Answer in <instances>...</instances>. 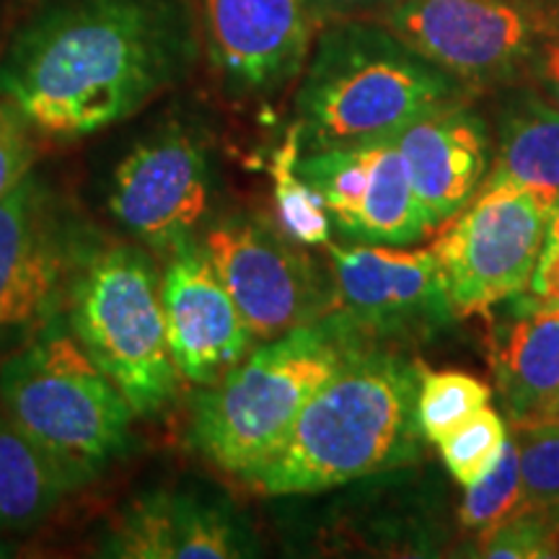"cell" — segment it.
Returning <instances> with one entry per match:
<instances>
[{"label":"cell","instance_id":"obj_6","mask_svg":"<svg viewBox=\"0 0 559 559\" xmlns=\"http://www.w3.org/2000/svg\"><path fill=\"white\" fill-rule=\"evenodd\" d=\"M62 317L138 419L177 400L181 379L166 337L160 275L143 249L117 243L91 251L70 283Z\"/></svg>","mask_w":559,"mask_h":559},{"label":"cell","instance_id":"obj_13","mask_svg":"<svg viewBox=\"0 0 559 559\" xmlns=\"http://www.w3.org/2000/svg\"><path fill=\"white\" fill-rule=\"evenodd\" d=\"M298 171L342 234L358 243L407 247L430 234L391 138L306 151Z\"/></svg>","mask_w":559,"mask_h":559},{"label":"cell","instance_id":"obj_3","mask_svg":"<svg viewBox=\"0 0 559 559\" xmlns=\"http://www.w3.org/2000/svg\"><path fill=\"white\" fill-rule=\"evenodd\" d=\"M461 83L379 21H330L300 79L296 109L306 151L394 138L459 99Z\"/></svg>","mask_w":559,"mask_h":559},{"label":"cell","instance_id":"obj_29","mask_svg":"<svg viewBox=\"0 0 559 559\" xmlns=\"http://www.w3.org/2000/svg\"><path fill=\"white\" fill-rule=\"evenodd\" d=\"M528 68L534 70L544 99L559 109V37H549L539 41L534 55H531Z\"/></svg>","mask_w":559,"mask_h":559},{"label":"cell","instance_id":"obj_5","mask_svg":"<svg viewBox=\"0 0 559 559\" xmlns=\"http://www.w3.org/2000/svg\"><path fill=\"white\" fill-rule=\"evenodd\" d=\"M0 409L86 487L135 449V409L70 332L66 317L0 368Z\"/></svg>","mask_w":559,"mask_h":559},{"label":"cell","instance_id":"obj_22","mask_svg":"<svg viewBox=\"0 0 559 559\" xmlns=\"http://www.w3.org/2000/svg\"><path fill=\"white\" fill-rule=\"evenodd\" d=\"M508 425L489 404L459 423L449 436L438 440L440 459L461 487H472L498 466L508 445Z\"/></svg>","mask_w":559,"mask_h":559},{"label":"cell","instance_id":"obj_31","mask_svg":"<svg viewBox=\"0 0 559 559\" xmlns=\"http://www.w3.org/2000/svg\"><path fill=\"white\" fill-rule=\"evenodd\" d=\"M547 234H551V236H559V202H557L555 210H551V215H549Z\"/></svg>","mask_w":559,"mask_h":559},{"label":"cell","instance_id":"obj_11","mask_svg":"<svg viewBox=\"0 0 559 559\" xmlns=\"http://www.w3.org/2000/svg\"><path fill=\"white\" fill-rule=\"evenodd\" d=\"M202 249L254 340H275L330 313V277L321 275L300 243L267 218H223L207 228Z\"/></svg>","mask_w":559,"mask_h":559},{"label":"cell","instance_id":"obj_18","mask_svg":"<svg viewBox=\"0 0 559 559\" xmlns=\"http://www.w3.org/2000/svg\"><path fill=\"white\" fill-rule=\"evenodd\" d=\"M510 317L492 324L489 362L510 423H528L559 394V309L531 296L508 298Z\"/></svg>","mask_w":559,"mask_h":559},{"label":"cell","instance_id":"obj_19","mask_svg":"<svg viewBox=\"0 0 559 559\" xmlns=\"http://www.w3.org/2000/svg\"><path fill=\"white\" fill-rule=\"evenodd\" d=\"M479 187L528 190L555 210L559 202V109L534 91L508 96L500 109L492 171Z\"/></svg>","mask_w":559,"mask_h":559},{"label":"cell","instance_id":"obj_21","mask_svg":"<svg viewBox=\"0 0 559 559\" xmlns=\"http://www.w3.org/2000/svg\"><path fill=\"white\" fill-rule=\"evenodd\" d=\"M304 153V135L296 122L285 132L283 145L272 153V179H275V202L280 228L298 241L300 247H326L332 223L319 192L300 177L298 158Z\"/></svg>","mask_w":559,"mask_h":559},{"label":"cell","instance_id":"obj_28","mask_svg":"<svg viewBox=\"0 0 559 559\" xmlns=\"http://www.w3.org/2000/svg\"><path fill=\"white\" fill-rule=\"evenodd\" d=\"M311 5L313 16L319 24L330 21H347V19H370L376 21L383 11H389L396 0H306Z\"/></svg>","mask_w":559,"mask_h":559},{"label":"cell","instance_id":"obj_17","mask_svg":"<svg viewBox=\"0 0 559 559\" xmlns=\"http://www.w3.org/2000/svg\"><path fill=\"white\" fill-rule=\"evenodd\" d=\"M391 140L407 166L428 230L443 228L487 177V124L459 99L417 117Z\"/></svg>","mask_w":559,"mask_h":559},{"label":"cell","instance_id":"obj_27","mask_svg":"<svg viewBox=\"0 0 559 559\" xmlns=\"http://www.w3.org/2000/svg\"><path fill=\"white\" fill-rule=\"evenodd\" d=\"M37 130L21 111L0 96V198L9 194L37 160Z\"/></svg>","mask_w":559,"mask_h":559},{"label":"cell","instance_id":"obj_23","mask_svg":"<svg viewBox=\"0 0 559 559\" xmlns=\"http://www.w3.org/2000/svg\"><path fill=\"white\" fill-rule=\"evenodd\" d=\"M474 555L489 559L559 557V502H528L498 526L481 531Z\"/></svg>","mask_w":559,"mask_h":559},{"label":"cell","instance_id":"obj_15","mask_svg":"<svg viewBox=\"0 0 559 559\" xmlns=\"http://www.w3.org/2000/svg\"><path fill=\"white\" fill-rule=\"evenodd\" d=\"M160 300L181 381L207 386L247 358L254 337L202 243L171 251L160 275Z\"/></svg>","mask_w":559,"mask_h":559},{"label":"cell","instance_id":"obj_20","mask_svg":"<svg viewBox=\"0 0 559 559\" xmlns=\"http://www.w3.org/2000/svg\"><path fill=\"white\" fill-rule=\"evenodd\" d=\"M79 489L81 481L0 409V539L41 526Z\"/></svg>","mask_w":559,"mask_h":559},{"label":"cell","instance_id":"obj_26","mask_svg":"<svg viewBox=\"0 0 559 559\" xmlns=\"http://www.w3.org/2000/svg\"><path fill=\"white\" fill-rule=\"evenodd\" d=\"M523 492L528 502H559V428L557 425H513Z\"/></svg>","mask_w":559,"mask_h":559},{"label":"cell","instance_id":"obj_14","mask_svg":"<svg viewBox=\"0 0 559 559\" xmlns=\"http://www.w3.org/2000/svg\"><path fill=\"white\" fill-rule=\"evenodd\" d=\"M202 41L223 86L267 99L304 73L319 19L306 0H200Z\"/></svg>","mask_w":559,"mask_h":559},{"label":"cell","instance_id":"obj_25","mask_svg":"<svg viewBox=\"0 0 559 559\" xmlns=\"http://www.w3.org/2000/svg\"><path fill=\"white\" fill-rule=\"evenodd\" d=\"M523 506H526V492H523L519 449L513 440H508L498 466L477 485L466 487L459 508V523L472 534H481V531L498 526Z\"/></svg>","mask_w":559,"mask_h":559},{"label":"cell","instance_id":"obj_8","mask_svg":"<svg viewBox=\"0 0 559 559\" xmlns=\"http://www.w3.org/2000/svg\"><path fill=\"white\" fill-rule=\"evenodd\" d=\"M332 264V319L360 345H409L443 332L456 321L436 251L326 243Z\"/></svg>","mask_w":559,"mask_h":559},{"label":"cell","instance_id":"obj_16","mask_svg":"<svg viewBox=\"0 0 559 559\" xmlns=\"http://www.w3.org/2000/svg\"><path fill=\"white\" fill-rule=\"evenodd\" d=\"M99 555L115 559H236L254 555L228 502L190 489L140 492L107 523Z\"/></svg>","mask_w":559,"mask_h":559},{"label":"cell","instance_id":"obj_2","mask_svg":"<svg viewBox=\"0 0 559 559\" xmlns=\"http://www.w3.org/2000/svg\"><path fill=\"white\" fill-rule=\"evenodd\" d=\"M423 370L400 347H355L275 456L243 481L270 498H293L415 464L425 443L417 423Z\"/></svg>","mask_w":559,"mask_h":559},{"label":"cell","instance_id":"obj_30","mask_svg":"<svg viewBox=\"0 0 559 559\" xmlns=\"http://www.w3.org/2000/svg\"><path fill=\"white\" fill-rule=\"evenodd\" d=\"M519 425H557L559 428V394L534 419H528V423H519Z\"/></svg>","mask_w":559,"mask_h":559},{"label":"cell","instance_id":"obj_4","mask_svg":"<svg viewBox=\"0 0 559 559\" xmlns=\"http://www.w3.org/2000/svg\"><path fill=\"white\" fill-rule=\"evenodd\" d=\"M360 347L332 319L267 340L192 400L190 445L247 479L280 451L300 412Z\"/></svg>","mask_w":559,"mask_h":559},{"label":"cell","instance_id":"obj_10","mask_svg":"<svg viewBox=\"0 0 559 559\" xmlns=\"http://www.w3.org/2000/svg\"><path fill=\"white\" fill-rule=\"evenodd\" d=\"M379 24L459 83L487 86L528 66L557 26L523 0H396Z\"/></svg>","mask_w":559,"mask_h":559},{"label":"cell","instance_id":"obj_1","mask_svg":"<svg viewBox=\"0 0 559 559\" xmlns=\"http://www.w3.org/2000/svg\"><path fill=\"white\" fill-rule=\"evenodd\" d=\"M198 47L190 0H50L0 58V96L37 135L81 140L187 79Z\"/></svg>","mask_w":559,"mask_h":559},{"label":"cell","instance_id":"obj_9","mask_svg":"<svg viewBox=\"0 0 559 559\" xmlns=\"http://www.w3.org/2000/svg\"><path fill=\"white\" fill-rule=\"evenodd\" d=\"M96 243L60 194L26 174L0 198V334L47 324Z\"/></svg>","mask_w":559,"mask_h":559},{"label":"cell","instance_id":"obj_24","mask_svg":"<svg viewBox=\"0 0 559 559\" xmlns=\"http://www.w3.org/2000/svg\"><path fill=\"white\" fill-rule=\"evenodd\" d=\"M492 391L485 381L461 370H423L417 396V423L425 440L438 443L459 423L489 404Z\"/></svg>","mask_w":559,"mask_h":559},{"label":"cell","instance_id":"obj_12","mask_svg":"<svg viewBox=\"0 0 559 559\" xmlns=\"http://www.w3.org/2000/svg\"><path fill=\"white\" fill-rule=\"evenodd\" d=\"M210 198L213 158L205 138L185 122H166L132 143L107 190L115 221L156 254L194 241Z\"/></svg>","mask_w":559,"mask_h":559},{"label":"cell","instance_id":"obj_7","mask_svg":"<svg viewBox=\"0 0 559 559\" xmlns=\"http://www.w3.org/2000/svg\"><path fill=\"white\" fill-rule=\"evenodd\" d=\"M549 215L551 207L534 192L479 187L472 205L430 247L456 317L487 313L528 290Z\"/></svg>","mask_w":559,"mask_h":559}]
</instances>
